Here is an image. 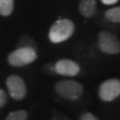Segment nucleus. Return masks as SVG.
<instances>
[{
	"label": "nucleus",
	"instance_id": "obj_1",
	"mask_svg": "<svg viewBox=\"0 0 120 120\" xmlns=\"http://www.w3.org/2000/svg\"><path fill=\"white\" fill-rule=\"evenodd\" d=\"M75 25L71 20L63 18L52 24L49 30V39L53 43H61L69 39L74 33Z\"/></svg>",
	"mask_w": 120,
	"mask_h": 120
},
{
	"label": "nucleus",
	"instance_id": "obj_2",
	"mask_svg": "<svg viewBox=\"0 0 120 120\" xmlns=\"http://www.w3.org/2000/svg\"><path fill=\"white\" fill-rule=\"evenodd\" d=\"M55 90L60 97L66 100H77L83 94L84 88L78 81L63 80L55 85Z\"/></svg>",
	"mask_w": 120,
	"mask_h": 120
},
{
	"label": "nucleus",
	"instance_id": "obj_3",
	"mask_svg": "<svg viewBox=\"0 0 120 120\" xmlns=\"http://www.w3.org/2000/svg\"><path fill=\"white\" fill-rule=\"evenodd\" d=\"M37 58L35 48L29 46H20L8 55V62L12 66L20 67L32 63Z\"/></svg>",
	"mask_w": 120,
	"mask_h": 120
},
{
	"label": "nucleus",
	"instance_id": "obj_4",
	"mask_svg": "<svg viewBox=\"0 0 120 120\" xmlns=\"http://www.w3.org/2000/svg\"><path fill=\"white\" fill-rule=\"evenodd\" d=\"M98 48L106 54L120 53V40L109 31H101L98 34Z\"/></svg>",
	"mask_w": 120,
	"mask_h": 120
},
{
	"label": "nucleus",
	"instance_id": "obj_5",
	"mask_svg": "<svg viewBox=\"0 0 120 120\" xmlns=\"http://www.w3.org/2000/svg\"><path fill=\"white\" fill-rule=\"evenodd\" d=\"M98 94L100 99L105 102H110L120 96V80L108 79L99 86Z\"/></svg>",
	"mask_w": 120,
	"mask_h": 120
},
{
	"label": "nucleus",
	"instance_id": "obj_6",
	"mask_svg": "<svg viewBox=\"0 0 120 120\" xmlns=\"http://www.w3.org/2000/svg\"><path fill=\"white\" fill-rule=\"evenodd\" d=\"M7 89L14 100H22L26 96L27 89L24 80L18 75H10L6 81Z\"/></svg>",
	"mask_w": 120,
	"mask_h": 120
},
{
	"label": "nucleus",
	"instance_id": "obj_7",
	"mask_svg": "<svg viewBox=\"0 0 120 120\" xmlns=\"http://www.w3.org/2000/svg\"><path fill=\"white\" fill-rule=\"evenodd\" d=\"M54 70L63 76H76L80 72V66L77 62L70 59H61L56 62Z\"/></svg>",
	"mask_w": 120,
	"mask_h": 120
},
{
	"label": "nucleus",
	"instance_id": "obj_8",
	"mask_svg": "<svg viewBox=\"0 0 120 120\" xmlns=\"http://www.w3.org/2000/svg\"><path fill=\"white\" fill-rule=\"evenodd\" d=\"M79 11L82 16H84L85 18L94 16L97 11L96 0H80Z\"/></svg>",
	"mask_w": 120,
	"mask_h": 120
},
{
	"label": "nucleus",
	"instance_id": "obj_9",
	"mask_svg": "<svg viewBox=\"0 0 120 120\" xmlns=\"http://www.w3.org/2000/svg\"><path fill=\"white\" fill-rule=\"evenodd\" d=\"M14 8L13 0H0V14L2 16H8L12 13Z\"/></svg>",
	"mask_w": 120,
	"mask_h": 120
},
{
	"label": "nucleus",
	"instance_id": "obj_10",
	"mask_svg": "<svg viewBox=\"0 0 120 120\" xmlns=\"http://www.w3.org/2000/svg\"><path fill=\"white\" fill-rule=\"evenodd\" d=\"M105 17L114 23H120V6L110 8L105 12Z\"/></svg>",
	"mask_w": 120,
	"mask_h": 120
},
{
	"label": "nucleus",
	"instance_id": "obj_11",
	"mask_svg": "<svg viewBox=\"0 0 120 120\" xmlns=\"http://www.w3.org/2000/svg\"><path fill=\"white\" fill-rule=\"evenodd\" d=\"M27 118L28 113L25 110H17L9 113L5 120H27Z\"/></svg>",
	"mask_w": 120,
	"mask_h": 120
},
{
	"label": "nucleus",
	"instance_id": "obj_12",
	"mask_svg": "<svg viewBox=\"0 0 120 120\" xmlns=\"http://www.w3.org/2000/svg\"><path fill=\"white\" fill-rule=\"evenodd\" d=\"M7 102V95L4 90L0 89V107H3Z\"/></svg>",
	"mask_w": 120,
	"mask_h": 120
},
{
	"label": "nucleus",
	"instance_id": "obj_13",
	"mask_svg": "<svg viewBox=\"0 0 120 120\" xmlns=\"http://www.w3.org/2000/svg\"><path fill=\"white\" fill-rule=\"evenodd\" d=\"M80 120H98L92 113H89V112H86L83 113L80 116Z\"/></svg>",
	"mask_w": 120,
	"mask_h": 120
},
{
	"label": "nucleus",
	"instance_id": "obj_14",
	"mask_svg": "<svg viewBox=\"0 0 120 120\" xmlns=\"http://www.w3.org/2000/svg\"><path fill=\"white\" fill-rule=\"evenodd\" d=\"M103 4L105 5H112V4H115V3L118 2V0H101Z\"/></svg>",
	"mask_w": 120,
	"mask_h": 120
}]
</instances>
